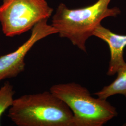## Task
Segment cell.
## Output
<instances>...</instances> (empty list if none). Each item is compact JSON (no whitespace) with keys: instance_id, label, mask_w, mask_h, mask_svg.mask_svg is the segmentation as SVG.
<instances>
[{"instance_id":"5b68a950","label":"cell","mask_w":126,"mask_h":126,"mask_svg":"<svg viewBox=\"0 0 126 126\" xmlns=\"http://www.w3.org/2000/svg\"><path fill=\"white\" fill-rule=\"evenodd\" d=\"M44 20L32 29L29 39L13 52L0 57V82L6 79L17 76L25 67V58L37 42L50 35L57 34L51 25Z\"/></svg>"},{"instance_id":"8992f818","label":"cell","mask_w":126,"mask_h":126,"mask_svg":"<svg viewBox=\"0 0 126 126\" xmlns=\"http://www.w3.org/2000/svg\"><path fill=\"white\" fill-rule=\"evenodd\" d=\"M93 36L108 45L110 52V60L107 75L109 76L114 75L126 64L123 58L124 50L126 46V35L114 33L100 24L95 30Z\"/></svg>"},{"instance_id":"7a4b0ae2","label":"cell","mask_w":126,"mask_h":126,"mask_svg":"<svg viewBox=\"0 0 126 126\" xmlns=\"http://www.w3.org/2000/svg\"><path fill=\"white\" fill-rule=\"evenodd\" d=\"M8 116L18 126H72L73 116L67 105L50 91L14 99Z\"/></svg>"},{"instance_id":"6da1fadb","label":"cell","mask_w":126,"mask_h":126,"mask_svg":"<svg viewBox=\"0 0 126 126\" xmlns=\"http://www.w3.org/2000/svg\"><path fill=\"white\" fill-rule=\"evenodd\" d=\"M111 0H98L87 7L70 9L60 4L54 14L51 25L62 38H67L73 45L86 52V42L104 19L116 17L121 13L117 7L109 8Z\"/></svg>"},{"instance_id":"277c9868","label":"cell","mask_w":126,"mask_h":126,"mask_svg":"<svg viewBox=\"0 0 126 126\" xmlns=\"http://www.w3.org/2000/svg\"><path fill=\"white\" fill-rule=\"evenodd\" d=\"M52 12L45 0H3L0 6L2 32L9 37L20 35L48 20Z\"/></svg>"},{"instance_id":"3957f363","label":"cell","mask_w":126,"mask_h":126,"mask_svg":"<svg viewBox=\"0 0 126 126\" xmlns=\"http://www.w3.org/2000/svg\"><path fill=\"white\" fill-rule=\"evenodd\" d=\"M73 113L72 126H102L117 116L116 108L107 100L93 97L85 87L74 82L54 85L50 89Z\"/></svg>"},{"instance_id":"ba28073f","label":"cell","mask_w":126,"mask_h":126,"mask_svg":"<svg viewBox=\"0 0 126 126\" xmlns=\"http://www.w3.org/2000/svg\"><path fill=\"white\" fill-rule=\"evenodd\" d=\"M15 94L13 86L9 81L5 82L0 89V120L5 111L10 107L13 102Z\"/></svg>"},{"instance_id":"9c48e42d","label":"cell","mask_w":126,"mask_h":126,"mask_svg":"<svg viewBox=\"0 0 126 126\" xmlns=\"http://www.w3.org/2000/svg\"><path fill=\"white\" fill-rule=\"evenodd\" d=\"M123 126H126V123H125V124H124V125H123Z\"/></svg>"},{"instance_id":"52a82bcc","label":"cell","mask_w":126,"mask_h":126,"mask_svg":"<svg viewBox=\"0 0 126 126\" xmlns=\"http://www.w3.org/2000/svg\"><path fill=\"white\" fill-rule=\"evenodd\" d=\"M117 78L111 84L104 86L94 94L103 99L116 94L122 95L126 98V64L117 71Z\"/></svg>"}]
</instances>
